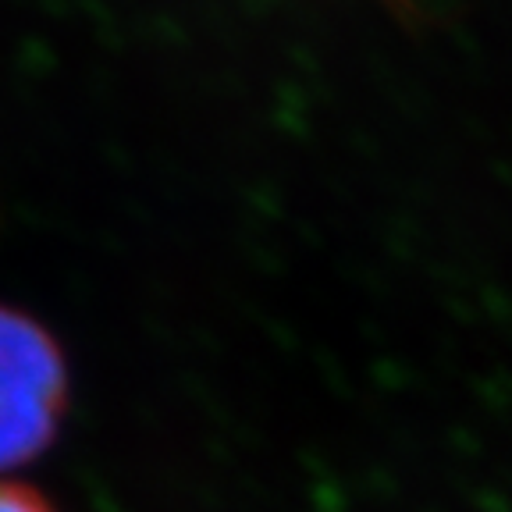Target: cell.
I'll return each mask as SVG.
<instances>
[{"instance_id":"6da1fadb","label":"cell","mask_w":512,"mask_h":512,"mask_svg":"<svg viewBox=\"0 0 512 512\" xmlns=\"http://www.w3.org/2000/svg\"><path fill=\"white\" fill-rule=\"evenodd\" d=\"M68 374L54 338L0 306V473L32 463L54 441Z\"/></svg>"},{"instance_id":"7a4b0ae2","label":"cell","mask_w":512,"mask_h":512,"mask_svg":"<svg viewBox=\"0 0 512 512\" xmlns=\"http://www.w3.org/2000/svg\"><path fill=\"white\" fill-rule=\"evenodd\" d=\"M0 512H50V505L40 502L32 491L18 488V484H4V480H0Z\"/></svg>"}]
</instances>
